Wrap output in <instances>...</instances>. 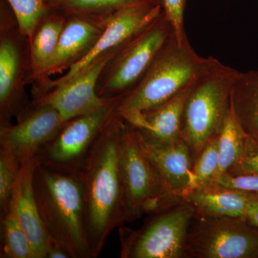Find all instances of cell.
I'll list each match as a JSON object with an SVG mask.
<instances>
[{"instance_id": "obj_1", "label": "cell", "mask_w": 258, "mask_h": 258, "mask_svg": "<svg viewBox=\"0 0 258 258\" xmlns=\"http://www.w3.org/2000/svg\"><path fill=\"white\" fill-rule=\"evenodd\" d=\"M125 120L115 114L97 139L79 171L84 189L88 243L99 256L113 231L125 222L120 149Z\"/></svg>"}, {"instance_id": "obj_2", "label": "cell", "mask_w": 258, "mask_h": 258, "mask_svg": "<svg viewBox=\"0 0 258 258\" xmlns=\"http://www.w3.org/2000/svg\"><path fill=\"white\" fill-rule=\"evenodd\" d=\"M33 188L49 237L60 244L70 258H92L86 228L84 189L79 171L38 161L33 173Z\"/></svg>"}, {"instance_id": "obj_3", "label": "cell", "mask_w": 258, "mask_h": 258, "mask_svg": "<svg viewBox=\"0 0 258 258\" xmlns=\"http://www.w3.org/2000/svg\"><path fill=\"white\" fill-rule=\"evenodd\" d=\"M240 72L209 56L190 84L181 117V139L191 149L193 161L209 139L220 134Z\"/></svg>"}, {"instance_id": "obj_4", "label": "cell", "mask_w": 258, "mask_h": 258, "mask_svg": "<svg viewBox=\"0 0 258 258\" xmlns=\"http://www.w3.org/2000/svg\"><path fill=\"white\" fill-rule=\"evenodd\" d=\"M207 60L189 41L179 43L173 32L142 79L122 96L117 115L147 111L169 101L191 84Z\"/></svg>"}, {"instance_id": "obj_5", "label": "cell", "mask_w": 258, "mask_h": 258, "mask_svg": "<svg viewBox=\"0 0 258 258\" xmlns=\"http://www.w3.org/2000/svg\"><path fill=\"white\" fill-rule=\"evenodd\" d=\"M141 228L120 226L121 258H184L190 226L196 212L187 202L151 214Z\"/></svg>"}, {"instance_id": "obj_6", "label": "cell", "mask_w": 258, "mask_h": 258, "mask_svg": "<svg viewBox=\"0 0 258 258\" xmlns=\"http://www.w3.org/2000/svg\"><path fill=\"white\" fill-rule=\"evenodd\" d=\"M120 170L125 222L135 221L144 214L151 215L172 206L163 194L157 174L137 133L126 121L120 141Z\"/></svg>"}, {"instance_id": "obj_7", "label": "cell", "mask_w": 258, "mask_h": 258, "mask_svg": "<svg viewBox=\"0 0 258 258\" xmlns=\"http://www.w3.org/2000/svg\"><path fill=\"white\" fill-rule=\"evenodd\" d=\"M185 257H258V228L247 218L196 215L188 232Z\"/></svg>"}, {"instance_id": "obj_8", "label": "cell", "mask_w": 258, "mask_h": 258, "mask_svg": "<svg viewBox=\"0 0 258 258\" xmlns=\"http://www.w3.org/2000/svg\"><path fill=\"white\" fill-rule=\"evenodd\" d=\"M173 34L164 13L118 50L98 93L104 98L123 96L139 82Z\"/></svg>"}, {"instance_id": "obj_9", "label": "cell", "mask_w": 258, "mask_h": 258, "mask_svg": "<svg viewBox=\"0 0 258 258\" xmlns=\"http://www.w3.org/2000/svg\"><path fill=\"white\" fill-rule=\"evenodd\" d=\"M122 96L114 97L101 109L67 120L39 154L42 164L79 171L97 139L116 114Z\"/></svg>"}, {"instance_id": "obj_10", "label": "cell", "mask_w": 258, "mask_h": 258, "mask_svg": "<svg viewBox=\"0 0 258 258\" xmlns=\"http://www.w3.org/2000/svg\"><path fill=\"white\" fill-rule=\"evenodd\" d=\"M162 13V5L159 1L148 0L108 15L103 20L104 28L92 49L79 62L71 66L64 76L47 83L42 95L76 77L102 56L112 51L119 50L154 23Z\"/></svg>"}, {"instance_id": "obj_11", "label": "cell", "mask_w": 258, "mask_h": 258, "mask_svg": "<svg viewBox=\"0 0 258 258\" xmlns=\"http://www.w3.org/2000/svg\"><path fill=\"white\" fill-rule=\"evenodd\" d=\"M66 122L53 107L34 103L32 109L20 113L17 124L2 125L0 148L22 165L38 157Z\"/></svg>"}, {"instance_id": "obj_12", "label": "cell", "mask_w": 258, "mask_h": 258, "mask_svg": "<svg viewBox=\"0 0 258 258\" xmlns=\"http://www.w3.org/2000/svg\"><path fill=\"white\" fill-rule=\"evenodd\" d=\"M119 50L112 51L97 59L76 77L39 97L35 103L53 107L66 121L101 109L113 98L100 96L97 83Z\"/></svg>"}, {"instance_id": "obj_13", "label": "cell", "mask_w": 258, "mask_h": 258, "mask_svg": "<svg viewBox=\"0 0 258 258\" xmlns=\"http://www.w3.org/2000/svg\"><path fill=\"white\" fill-rule=\"evenodd\" d=\"M137 135L168 203L173 205L183 201L194 189V161L189 146L181 139L167 145H151Z\"/></svg>"}, {"instance_id": "obj_14", "label": "cell", "mask_w": 258, "mask_h": 258, "mask_svg": "<svg viewBox=\"0 0 258 258\" xmlns=\"http://www.w3.org/2000/svg\"><path fill=\"white\" fill-rule=\"evenodd\" d=\"M189 86L156 108L119 116L146 143L156 146L175 143L181 139V117Z\"/></svg>"}, {"instance_id": "obj_15", "label": "cell", "mask_w": 258, "mask_h": 258, "mask_svg": "<svg viewBox=\"0 0 258 258\" xmlns=\"http://www.w3.org/2000/svg\"><path fill=\"white\" fill-rule=\"evenodd\" d=\"M38 161L36 157L22 164L10 210L28 236L35 258H45L49 236L40 217L33 188V173Z\"/></svg>"}, {"instance_id": "obj_16", "label": "cell", "mask_w": 258, "mask_h": 258, "mask_svg": "<svg viewBox=\"0 0 258 258\" xmlns=\"http://www.w3.org/2000/svg\"><path fill=\"white\" fill-rule=\"evenodd\" d=\"M258 194L226 187L212 182L191 190L184 198L196 212V215L210 217L246 218L250 203Z\"/></svg>"}, {"instance_id": "obj_17", "label": "cell", "mask_w": 258, "mask_h": 258, "mask_svg": "<svg viewBox=\"0 0 258 258\" xmlns=\"http://www.w3.org/2000/svg\"><path fill=\"white\" fill-rule=\"evenodd\" d=\"M104 28V20L96 22L75 17L66 23L53 59L45 76L57 74L79 62L94 46Z\"/></svg>"}, {"instance_id": "obj_18", "label": "cell", "mask_w": 258, "mask_h": 258, "mask_svg": "<svg viewBox=\"0 0 258 258\" xmlns=\"http://www.w3.org/2000/svg\"><path fill=\"white\" fill-rule=\"evenodd\" d=\"M231 107L244 133L258 144V72H240L234 85Z\"/></svg>"}, {"instance_id": "obj_19", "label": "cell", "mask_w": 258, "mask_h": 258, "mask_svg": "<svg viewBox=\"0 0 258 258\" xmlns=\"http://www.w3.org/2000/svg\"><path fill=\"white\" fill-rule=\"evenodd\" d=\"M20 54L15 42L5 38L0 43V108L1 126L9 125L8 119L17 111L16 89Z\"/></svg>"}, {"instance_id": "obj_20", "label": "cell", "mask_w": 258, "mask_h": 258, "mask_svg": "<svg viewBox=\"0 0 258 258\" xmlns=\"http://www.w3.org/2000/svg\"><path fill=\"white\" fill-rule=\"evenodd\" d=\"M66 23L62 18L45 20L32 37L30 55L32 67L37 76H45L55 55Z\"/></svg>"}, {"instance_id": "obj_21", "label": "cell", "mask_w": 258, "mask_h": 258, "mask_svg": "<svg viewBox=\"0 0 258 258\" xmlns=\"http://www.w3.org/2000/svg\"><path fill=\"white\" fill-rule=\"evenodd\" d=\"M246 141L247 136L241 128L231 107L219 134L218 168L213 181L226 174L240 161L245 149Z\"/></svg>"}, {"instance_id": "obj_22", "label": "cell", "mask_w": 258, "mask_h": 258, "mask_svg": "<svg viewBox=\"0 0 258 258\" xmlns=\"http://www.w3.org/2000/svg\"><path fill=\"white\" fill-rule=\"evenodd\" d=\"M1 258H35L28 237L11 210L1 217Z\"/></svg>"}, {"instance_id": "obj_23", "label": "cell", "mask_w": 258, "mask_h": 258, "mask_svg": "<svg viewBox=\"0 0 258 258\" xmlns=\"http://www.w3.org/2000/svg\"><path fill=\"white\" fill-rule=\"evenodd\" d=\"M219 163V134L204 145L192 167L194 189L210 184L216 174Z\"/></svg>"}, {"instance_id": "obj_24", "label": "cell", "mask_w": 258, "mask_h": 258, "mask_svg": "<svg viewBox=\"0 0 258 258\" xmlns=\"http://www.w3.org/2000/svg\"><path fill=\"white\" fill-rule=\"evenodd\" d=\"M20 167L9 152L0 148V217L9 211Z\"/></svg>"}, {"instance_id": "obj_25", "label": "cell", "mask_w": 258, "mask_h": 258, "mask_svg": "<svg viewBox=\"0 0 258 258\" xmlns=\"http://www.w3.org/2000/svg\"><path fill=\"white\" fill-rule=\"evenodd\" d=\"M13 8L20 32L32 38L46 9L45 0H8Z\"/></svg>"}, {"instance_id": "obj_26", "label": "cell", "mask_w": 258, "mask_h": 258, "mask_svg": "<svg viewBox=\"0 0 258 258\" xmlns=\"http://www.w3.org/2000/svg\"><path fill=\"white\" fill-rule=\"evenodd\" d=\"M146 1L148 0H67L66 3L70 10L78 13L112 14L123 8Z\"/></svg>"}, {"instance_id": "obj_27", "label": "cell", "mask_w": 258, "mask_h": 258, "mask_svg": "<svg viewBox=\"0 0 258 258\" xmlns=\"http://www.w3.org/2000/svg\"><path fill=\"white\" fill-rule=\"evenodd\" d=\"M163 13L169 22L179 43L188 41L184 30V15L186 0H161Z\"/></svg>"}, {"instance_id": "obj_28", "label": "cell", "mask_w": 258, "mask_h": 258, "mask_svg": "<svg viewBox=\"0 0 258 258\" xmlns=\"http://www.w3.org/2000/svg\"><path fill=\"white\" fill-rule=\"evenodd\" d=\"M230 174H256L258 175V144L247 137L245 149L240 161L227 171Z\"/></svg>"}, {"instance_id": "obj_29", "label": "cell", "mask_w": 258, "mask_h": 258, "mask_svg": "<svg viewBox=\"0 0 258 258\" xmlns=\"http://www.w3.org/2000/svg\"><path fill=\"white\" fill-rule=\"evenodd\" d=\"M213 182L226 187L242 190L247 192L258 194V175L256 174H233L226 173Z\"/></svg>"}, {"instance_id": "obj_30", "label": "cell", "mask_w": 258, "mask_h": 258, "mask_svg": "<svg viewBox=\"0 0 258 258\" xmlns=\"http://www.w3.org/2000/svg\"><path fill=\"white\" fill-rule=\"evenodd\" d=\"M45 258H70L69 254L64 249L54 240L49 237L47 242L46 257Z\"/></svg>"}, {"instance_id": "obj_31", "label": "cell", "mask_w": 258, "mask_h": 258, "mask_svg": "<svg viewBox=\"0 0 258 258\" xmlns=\"http://www.w3.org/2000/svg\"><path fill=\"white\" fill-rule=\"evenodd\" d=\"M246 218L251 225L258 228V197L249 205Z\"/></svg>"}, {"instance_id": "obj_32", "label": "cell", "mask_w": 258, "mask_h": 258, "mask_svg": "<svg viewBox=\"0 0 258 258\" xmlns=\"http://www.w3.org/2000/svg\"><path fill=\"white\" fill-rule=\"evenodd\" d=\"M51 1L53 2V3H60V2H66L67 0H51Z\"/></svg>"}, {"instance_id": "obj_33", "label": "cell", "mask_w": 258, "mask_h": 258, "mask_svg": "<svg viewBox=\"0 0 258 258\" xmlns=\"http://www.w3.org/2000/svg\"><path fill=\"white\" fill-rule=\"evenodd\" d=\"M158 1H159V3H161V0H158Z\"/></svg>"}]
</instances>
